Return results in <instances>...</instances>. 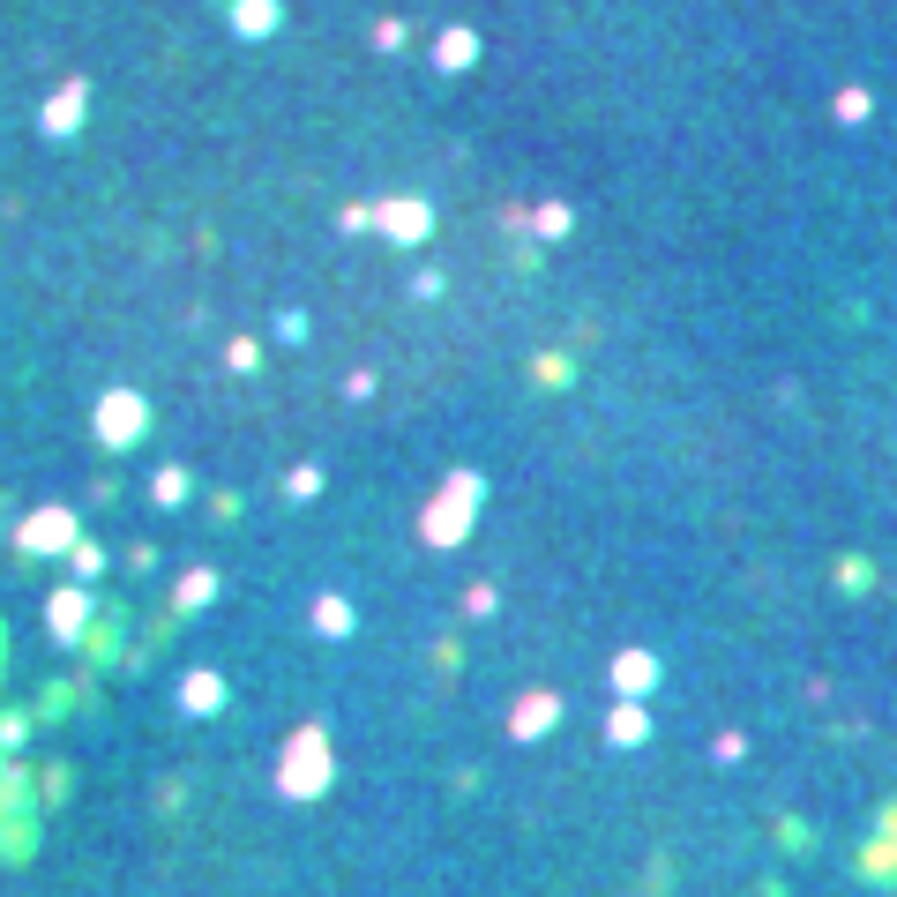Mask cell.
I'll return each instance as SVG.
<instances>
[{"label":"cell","instance_id":"1","mask_svg":"<svg viewBox=\"0 0 897 897\" xmlns=\"http://www.w3.org/2000/svg\"><path fill=\"white\" fill-rule=\"evenodd\" d=\"M135 434H143V404L113 397V404H105V442H135Z\"/></svg>","mask_w":897,"mask_h":897},{"label":"cell","instance_id":"2","mask_svg":"<svg viewBox=\"0 0 897 897\" xmlns=\"http://www.w3.org/2000/svg\"><path fill=\"white\" fill-rule=\"evenodd\" d=\"M53 539H68V516H38L30 524V546H53Z\"/></svg>","mask_w":897,"mask_h":897}]
</instances>
